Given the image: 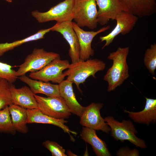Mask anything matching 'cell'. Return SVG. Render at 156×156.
I'll return each mask as SVG.
<instances>
[{
    "mask_svg": "<svg viewBox=\"0 0 156 156\" xmlns=\"http://www.w3.org/2000/svg\"><path fill=\"white\" fill-rule=\"evenodd\" d=\"M129 52V47H119L116 51L110 53L108 56L107 58L112 61L113 64L103 77L104 80L108 83L107 91L115 90L129 77L127 63Z\"/></svg>",
    "mask_w": 156,
    "mask_h": 156,
    "instance_id": "cell-1",
    "label": "cell"
},
{
    "mask_svg": "<svg viewBox=\"0 0 156 156\" xmlns=\"http://www.w3.org/2000/svg\"><path fill=\"white\" fill-rule=\"evenodd\" d=\"M106 64L101 60L98 59H88L70 64L68 69L64 72L67 79L74 83L78 89L80 84L83 83L89 77L96 78L95 74L99 71L104 70Z\"/></svg>",
    "mask_w": 156,
    "mask_h": 156,
    "instance_id": "cell-2",
    "label": "cell"
},
{
    "mask_svg": "<svg viewBox=\"0 0 156 156\" xmlns=\"http://www.w3.org/2000/svg\"><path fill=\"white\" fill-rule=\"evenodd\" d=\"M104 119L111 129V136L115 140L122 142L128 140L137 147L146 148L144 141L136 135L137 131L131 120L123 119L120 122L112 116H107Z\"/></svg>",
    "mask_w": 156,
    "mask_h": 156,
    "instance_id": "cell-3",
    "label": "cell"
},
{
    "mask_svg": "<svg viewBox=\"0 0 156 156\" xmlns=\"http://www.w3.org/2000/svg\"><path fill=\"white\" fill-rule=\"evenodd\" d=\"M95 0H74L73 19L80 27L96 28L98 24Z\"/></svg>",
    "mask_w": 156,
    "mask_h": 156,
    "instance_id": "cell-4",
    "label": "cell"
},
{
    "mask_svg": "<svg viewBox=\"0 0 156 156\" xmlns=\"http://www.w3.org/2000/svg\"><path fill=\"white\" fill-rule=\"evenodd\" d=\"M57 58H60V57L57 53L47 52L42 48H34L32 52L27 56L24 62L19 66L16 71V75L18 77L28 72L38 71Z\"/></svg>",
    "mask_w": 156,
    "mask_h": 156,
    "instance_id": "cell-5",
    "label": "cell"
},
{
    "mask_svg": "<svg viewBox=\"0 0 156 156\" xmlns=\"http://www.w3.org/2000/svg\"><path fill=\"white\" fill-rule=\"evenodd\" d=\"M74 3V0H64L47 12H40L34 10L31 12V15L40 23L52 21L57 22L72 21L73 20Z\"/></svg>",
    "mask_w": 156,
    "mask_h": 156,
    "instance_id": "cell-6",
    "label": "cell"
},
{
    "mask_svg": "<svg viewBox=\"0 0 156 156\" xmlns=\"http://www.w3.org/2000/svg\"><path fill=\"white\" fill-rule=\"evenodd\" d=\"M70 64L68 60L56 58L41 70L31 72L29 76L34 79L60 83L65 77L63 71L68 68Z\"/></svg>",
    "mask_w": 156,
    "mask_h": 156,
    "instance_id": "cell-7",
    "label": "cell"
},
{
    "mask_svg": "<svg viewBox=\"0 0 156 156\" xmlns=\"http://www.w3.org/2000/svg\"><path fill=\"white\" fill-rule=\"evenodd\" d=\"M38 108L43 113L58 119L68 118L71 112L61 97H44L34 94Z\"/></svg>",
    "mask_w": 156,
    "mask_h": 156,
    "instance_id": "cell-8",
    "label": "cell"
},
{
    "mask_svg": "<svg viewBox=\"0 0 156 156\" xmlns=\"http://www.w3.org/2000/svg\"><path fill=\"white\" fill-rule=\"evenodd\" d=\"M103 105L102 103H92L86 107L80 117V123L85 127L95 130H101L108 133L111 129L101 116L100 110Z\"/></svg>",
    "mask_w": 156,
    "mask_h": 156,
    "instance_id": "cell-9",
    "label": "cell"
},
{
    "mask_svg": "<svg viewBox=\"0 0 156 156\" xmlns=\"http://www.w3.org/2000/svg\"><path fill=\"white\" fill-rule=\"evenodd\" d=\"M138 18L136 16L124 11L119 13L115 19L116 24L115 28L107 35L99 38L101 42H105L102 49L111 44L118 34L125 35L129 33L134 27Z\"/></svg>",
    "mask_w": 156,
    "mask_h": 156,
    "instance_id": "cell-10",
    "label": "cell"
},
{
    "mask_svg": "<svg viewBox=\"0 0 156 156\" xmlns=\"http://www.w3.org/2000/svg\"><path fill=\"white\" fill-rule=\"evenodd\" d=\"M51 31H56L62 34L68 43L70 48L68 54L72 63L80 60V47L78 38L72 25V21L57 22L51 27Z\"/></svg>",
    "mask_w": 156,
    "mask_h": 156,
    "instance_id": "cell-11",
    "label": "cell"
},
{
    "mask_svg": "<svg viewBox=\"0 0 156 156\" xmlns=\"http://www.w3.org/2000/svg\"><path fill=\"white\" fill-rule=\"evenodd\" d=\"M73 29L78 38L80 47V60L85 61L89 59L94 53L92 48L91 43L94 38L97 34L109 29L110 26L103 27L96 31H84L78 26L75 22H72Z\"/></svg>",
    "mask_w": 156,
    "mask_h": 156,
    "instance_id": "cell-12",
    "label": "cell"
},
{
    "mask_svg": "<svg viewBox=\"0 0 156 156\" xmlns=\"http://www.w3.org/2000/svg\"><path fill=\"white\" fill-rule=\"evenodd\" d=\"M124 11L138 18L149 16L156 12V0H119Z\"/></svg>",
    "mask_w": 156,
    "mask_h": 156,
    "instance_id": "cell-13",
    "label": "cell"
},
{
    "mask_svg": "<svg viewBox=\"0 0 156 156\" xmlns=\"http://www.w3.org/2000/svg\"><path fill=\"white\" fill-rule=\"evenodd\" d=\"M98 6L97 18L98 23L104 25L110 19L115 20L117 15L124 11L119 0H95Z\"/></svg>",
    "mask_w": 156,
    "mask_h": 156,
    "instance_id": "cell-14",
    "label": "cell"
},
{
    "mask_svg": "<svg viewBox=\"0 0 156 156\" xmlns=\"http://www.w3.org/2000/svg\"><path fill=\"white\" fill-rule=\"evenodd\" d=\"M12 83H10V90L13 104L27 109L38 108L34 94L30 88L25 86L16 88Z\"/></svg>",
    "mask_w": 156,
    "mask_h": 156,
    "instance_id": "cell-15",
    "label": "cell"
},
{
    "mask_svg": "<svg viewBox=\"0 0 156 156\" xmlns=\"http://www.w3.org/2000/svg\"><path fill=\"white\" fill-rule=\"evenodd\" d=\"M28 123H38L53 125L61 128L64 131L68 133L71 139H74L70 133L76 135L77 133L70 130L65 124L67 121L63 119H58L52 117L43 113L38 108L27 109Z\"/></svg>",
    "mask_w": 156,
    "mask_h": 156,
    "instance_id": "cell-16",
    "label": "cell"
},
{
    "mask_svg": "<svg viewBox=\"0 0 156 156\" xmlns=\"http://www.w3.org/2000/svg\"><path fill=\"white\" fill-rule=\"evenodd\" d=\"M73 82L67 79L59 83L60 96L65 101L71 113L81 117L86 108L77 101L74 92Z\"/></svg>",
    "mask_w": 156,
    "mask_h": 156,
    "instance_id": "cell-17",
    "label": "cell"
},
{
    "mask_svg": "<svg viewBox=\"0 0 156 156\" xmlns=\"http://www.w3.org/2000/svg\"><path fill=\"white\" fill-rule=\"evenodd\" d=\"M145 105L143 109L139 112L125 110V112L136 123L146 124H154L156 122V99L145 98Z\"/></svg>",
    "mask_w": 156,
    "mask_h": 156,
    "instance_id": "cell-18",
    "label": "cell"
},
{
    "mask_svg": "<svg viewBox=\"0 0 156 156\" xmlns=\"http://www.w3.org/2000/svg\"><path fill=\"white\" fill-rule=\"evenodd\" d=\"M18 78L28 85L34 94L41 93L49 97H61L59 85L34 80L26 76L25 75L18 77Z\"/></svg>",
    "mask_w": 156,
    "mask_h": 156,
    "instance_id": "cell-19",
    "label": "cell"
},
{
    "mask_svg": "<svg viewBox=\"0 0 156 156\" xmlns=\"http://www.w3.org/2000/svg\"><path fill=\"white\" fill-rule=\"evenodd\" d=\"M80 135L83 140L91 146L96 156H111L106 143L98 137L96 130L88 127H83Z\"/></svg>",
    "mask_w": 156,
    "mask_h": 156,
    "instance_id": "cell-20",
    "label": "cell"
},
{
    "mask_svg": "<svg viewBox=\"0 0 156 156\" xmlns=\"http://www.w3.org/2000/svg\"><path fill=\"white\" fill-rule=\"evenodd\" d=\"M13 126L16 131L26 133L28 131L27 126V109L14 104L8 106Z\"/></svg>",
    "mask_w": 156,
    "mask_h": 156,
    "instance_id": "cell-21",
    "label": "cell"
},
{
    "mask_svg": "<svg viewBox=\"0 0 156 156\" xmlns=\"http://www.w3.org/2000/svg\"><path fill=\"white\" fill-rule=\"evenodd\" d=\"M50 31L51 27L41 29L35 34L23 39L11 43H0V56L3 55L6 52L12 50L26 42L44 38V36Z\"/></svg>",
    "mask_w": 156,
    "mask_h": 156,
    "instance_id": "cell-22",
    "label": "cell"
},
{
    "mask_svg": "<svg viewBox=\"0 0 156 156\" xmlns=\"http://www.w3.org/2000/svg\"><path fill=\"white\" fill-rule=\"evenodd\" d=\"M0 131L14 135L16 130L12 124L8 106L0 110Z\"/></svg>",
    "mask_w": 156,
    "mask_h": 156,
    "instance_id": "cell-23",
    "label": "cell"
},
{
    "mask_svg": "<svg viewBox=\"0 0 156 156\" xmlns=\"http://www.w3.org/2000/svg\"><path fill=\"white\" fill-rule=\"evenodd\" d=\"M10 83L0 77V110L13 104L10 90Z\"/></svg>",
    "mask_w": 156,
    "mask_h": 156,
    "instance_id": "cell-24",
    "label": "cell"
},
{
    "mask_svg": "<svg viewBox=\"0 0 156 156\" xmlns=\"http://www.w3.org/2000/svg\"><path fill=\"white\" fill-rule=\"evenodd\" d=\"M144 64L151 74L155 75L156 68V44H152L145 51L144 58Z\"/></svg>",
    "mask_w": 156,
    "mask_h": 156,
    "instance_id": "cell-25",
    "label": "cell"
},
{
    "mask_svg": "<svg viewBox=\"0 0 156 156\" xmlns=\"http://www.w3.org/2000/svg\"><path fill=\"white\" fill-rule=\"evenodd\" d=\"M13 67L6 63L0 62V77L4 78L9 82L13 83L18 78L16 72Z\"/></svg>",
    "mask_w": 156,
    "mask_h": 156,
    "instance_id": "cell-26",
    "label": "cell"
},
{
    "mask_svg": "<svg viewBox=\"0 0 156 156\" xmlns=\"http://www.w3.org/2000/svg\"><path fill=\"white\" fill-rule=\"evenodd\" d=\"M42 144L51 152L53 156H67L65 153V149L55 142L47 140L43 142Z\"/></svg>",
    "mask_w": 156,
    "mask_h": 156,
    "instance_id": "cell-27",
    "label": "cell"
},
{
    "mask_svg": "<svg viewBox=\"0 0 156 156\" xmlns=\"http://www.w3.org/2000/svg\"><path fill=\"white\" fill-rule=\"evenodd\" d=\"M117 156H139V152L136 149H131L127 146L120 148L117 151Z\"/></svg>",
    "mask_w": 156,
    "mask_h": 156,
    "instance_id": "cell-28",
    "label": "cell"
},
{
    "mask_svg": "<svg viewBox=\"0 0 156 156\" xmlns=\"http://www.w3.org/2000/svg\"><path fill=\"white\" fill-rule=\"evenodd\" d=\"M6 1L9 2H11L12 1V0H5Z\"/></svg>",
    "mask_w": 156,
    "mask_h": 156,
    "instance_id": "cell-29",
    "label": "cell"
}]
</instances>
